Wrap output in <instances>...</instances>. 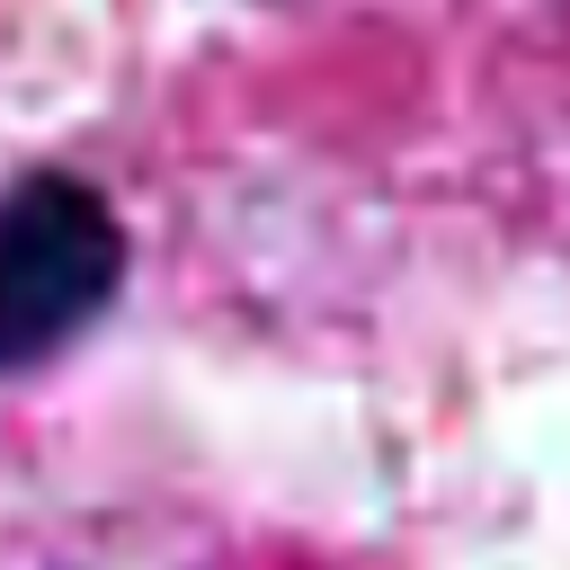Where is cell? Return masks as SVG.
<instances>
[{"label":"cell","mask_w":570,"mask_h":570,"mask_svg":"<svg viewBox=\"0 0 570 570\" xmlns=\"http://www.w3.org/2000/svg\"><path fill=\"white\" fill-rule=\"evenodd\" d=\"M125 285V223L80 169L0 187V374L62 356Z\"/></svg>","instance_id":"1"}]
</instances>
